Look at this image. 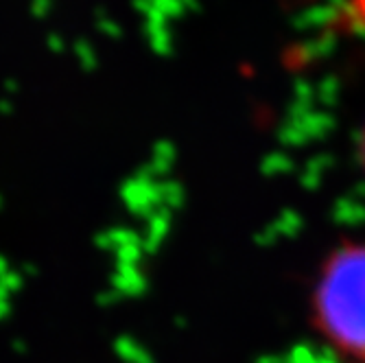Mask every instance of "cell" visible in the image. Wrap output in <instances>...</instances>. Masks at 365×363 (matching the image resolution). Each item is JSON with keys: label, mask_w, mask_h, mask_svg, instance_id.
Listing matches in <instances>:
<instances>
[{"label": "cell", "mask_w": 365, "mask_h": 363, "mask_svg": "<svg viewBox=\"0 0 365 363\" xmlns=\"http://www.w3.org/2000/svg\"><path fill=\"white\" fill-rule=\"evenodd\" d=\"M309 326L330 359L365 363V239L330 247L309 287Z\"/></svg>", "instance_id": "obj_1"}]
</instances>
